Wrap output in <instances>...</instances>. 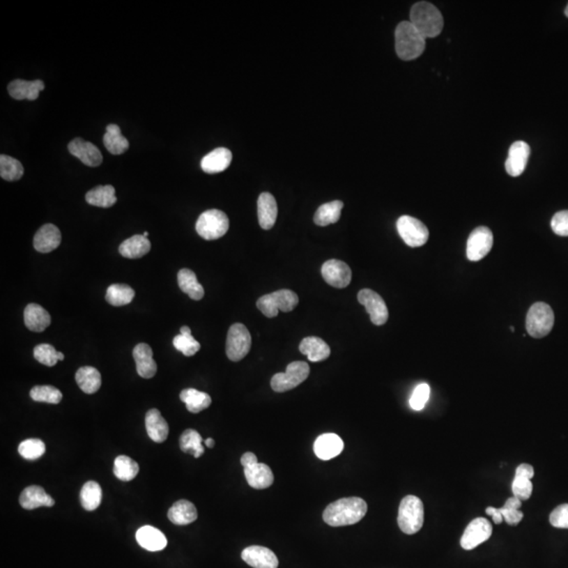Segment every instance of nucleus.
Returning a JSON list of instances; mask_svg holds the SVG:
<instances>
[{
  "instance_id": "1",
  "label": "nucleus",
  "mask_w": 568,
  "mask_h": 568,
  "mask_svg": "<svg viewBox=\"0 0 568 568\" xmlns=\"http://www.w3.org/2000/svg\"><path fill=\"white\" fill-rule=\"evenodd\" d=\"M367 513V504L364 500L358 497L342 498L325 508L323 520L334 528L353 525L361 521Z\"/></svg>"
},
{
  "instance_id": "2",
  "label": "nucleus",
  "mask_w": 568,
  "mask_h": 568,
  "mask_svg": "<svg viewBox=\"0 0 568 568\" xmlns=\"http://www.w3.org/2000/svg\"><path fill=\"white\" fill-rule=\"evenodd\" d=\"M410 24L425 39L433 38L443 30V16L431 3L420 1L415 3L410 10Z\"/></svg>"
},
{
  "instance_id": "3",
  "label": "nucleus",
  "mask_w": 568,
  "mask_h": 568,
  "mask_svg": "<svg viewBox=\"0 0 568 568\" xmlns=\"http://www.w3.org/2000/svg\"><path fill=\"white\" fill-rule=\"evenodd\" d=\"M394 38L397 54L402 61L418 59L424 52L425 38L410 22H402L398 24Z\"/></svg>"
},
{
  "instance_id": "4",
  "label": "nucleus",
  "mask_w": 568,
  "mask_h": 568,
  "mask_svg": "<svg viewBox=\"0 0 568 568\" xmlns=\"http://www.w3.org/2000/svg\"><path fill=\"white\" fill-rule=\"evenodd\" d=\"M424 522V506L416 496H406L402 499L398 514V525L406 535H414L422 528Z\"/></svg>"
},
{
  "instance_id": "5",
  "label": "nucleus",
  "mask_w": 568,
  "mask_h": 568,
  "mask_svg": "<svg viewBox=\"0 0 568 568\" xmlns=\"http://www.w3.org/2000/svg\"><path fill=\"white\" fill-rule=\"evenodd\" d=\"M230 220L222 210H208L202 213L196 223L198 235L206 240H216L227 234Z\"/></svg>"
},
{
  "instance_id": "6",
  "label": "nucleus",
  "mask_w": 568,
  "mask_h": 568,
  "mask_svg": "<svg viewBox=\"0 0 568 568\" xmlns=\"http://www.w3.org/2000/svg\"><path fill=\"white\" fill-rule=\"evenodd\" d=\"M296 293L290 290H280L272 294L264 295L257 301V307L266 317H277L279 311L289 313L298 305Z\"/></svg>"
},
{
  "instance_id": "7",
  "label": "nucleus",
  "mask_w": 568,
  "mask_h": 568,
  "mask_svg": "<svg viewBox=\"0 0 568 568\" xmlns=\"http://www.w3.org/2000/svg\"><path fill=\"white\" fill-rule=\"evenodd\" d=\"M555 324L553 309L545 302H537L532 305L526 316V330L534 338L540 339L547 336Z\"/></svg>"
},
{
  "instance_id": "8",
  "label": "nucleus",
  "mask_w": 568,
  "mask_h": 568,
  "mask_svg": "<svg viewBox=\"0 0 568 568\" xmlns=\"http://www.w3.org/2000/svg\"><path fill=\"white\" fill-rule=\"evenodd\" d=\"M251 346L252 336L247 326L243 323L233 324L227 332L225 346L227 358L234 362H238L249 354Z\"/></svg>"
},
{
  "instance_id": "9",
  "label": "nucleus",
  "mask_w": 568,
  "mask_h": 568,
  "mask_svg": "<svg viewBox=\"0 0 568 568\" xmlns=\"http://www.w3.org/2000/svg\"><path fill=\"white\" fill-rule=\"evenodd\" d=\"M309 375V364L303 361H295L288 365L286 373L273 376L270 386L277 392H288L305 381Z\"/></svg>"
},
{
  "instance_id": "10",
  "label": "nucleus",
  "mask_w": 568,
  "mask_h": 568,
  "mask_svg": "<svg viewBox=\"0 0 568 568\" xmlns=\"http://www.w3.org/2000/svg\"><path fill=\"white\" fill-rule=\"evenodd\" d=\"M397 230L404 243L410 247H422L429 240V229L424 223L408 215L398 219Z\"/></svg>"
},
{
  "instance_id": "11",
  "label": "nucleus",
  "mask_w": 568,
  "mask_h": 568,
  "mask_svg": "<svg viewBox=\"0 0 568 568\" xmlns=\"http://www.w3.org/2000/svg\"><path fill=\"white\" fill-rule=\"evenodd\" d=\"M493 245V232L487 227H479L468 237L466 256L470 261H480L491 252Z\"/></svg>"
},
{
  "instance_id": "12",
  "label": "nucleus",
  "mask_w": 568,
  "mask_h": 568,
  "mask_svg": "<svg viewBox=\"0 0 568 568\" xmlns=\"http://www.w3.org/2000/svg\"><path fill=\"white\" fill-rule=\"evenodd\" d=\"M493 534V526L491 522L485 518H477L473 520L462 535L461 543L462 548L466 551H472L479 545L489 540Z\"/></svg>"
},
{
  "instance_id": "13",
  "label": "nucleus",
  "mask_w": 568,
  "mask_h": 568,
  "mask_svg": "<svg viewBox=\"0 0 568 568\" xmlns=\"http://www.w3.org/2000/svg\"><path fill=\"white\" fill-rule=\"evenodd\" d=\"M358 301L364 305L371 321L375 325H383L388 320V309L382 297L374 291L364 289L358 293Z\"/></svg>"
},
{
  "instance_id": "14",
  "label": "nucleus",
  "mask_w": 568,
  "mask_h": 568,
  "mask_svg": "<svg viewBox=\"0 0 568 568\" xmlns=\"http://www.w3.org/2000/svg\"><path fill=\"white\" fill-rule=\"evenodd\" d=\"M321 274L326 283L336 289H344L352 281V270L346 262L330 259L322 266Z\"/></svg>"
},
{
  "instance_id": "15",
  "label": "nucleus",
  "mask_w": 568,
  "mask_h": 568,
  "mask_svg": "<svg viewBox=\"0 0 568 568\" xmlns=\"http://www.w3.org/2000/svg\"><path fill=\"white\" fill-rule=\"evenodd\" d=\"M530 148L525 141H516L510 146L508 151V157L506 159L505 169L508 175L518 177L524 172L528 159H530Z\"/></svg>"
},
{
  "instance_id": "16",
  "label": "nucleus",
  "mask_w": 568,
  "mask_h": 568,
  "mask_svg": "<svg viewBox=\"0 0 568 568\" xmlns=\"http://www.w3.org/2000/svg\"><path fill=\"white\" fill-rule=\"evenodd\" d=\"M241 558L254 568H278L279 565L278 558L270 549L258 545L243 549Z\"/></svg>"
},
{
  "instance_id": "17",
  "label": "nucleus",
  "mask_w": 568,
  "mask_h": 568,
  "mask_svg": "<svg viewBox=\"0 0 568 568\" xmlns=\"http://www.w3.org/2000/svg\"><path fill=\"white\" fill-rule=\"evenodd\" d=\"M68 148L73 156L80 159L82 163L88 167H99L102 162V155L97 146L82 138H75L72 140Z\"/></svg>"
},
{
  "instance_id": "18",
  "label": "nucleus",
  "mask_w": 568,
  "mask_h": 568,
  "mask_svg": "<svg viewBox=\"0 0 568 568\" xmlns=\"http://www.w3.org/2000/svg\"><path fill=\"white\" fill-rule=\"evenodd\" d=\"M344 448V443L336 433H323L316 439L314 452L320 460L328 461L339 456Z\"/></svg>"
},
{
  "instance_id": "19",
  "label": "nucleus",
  "mask_w": 568,
  "mask_h": 568,
  "mask_svg": "<svg viewBox=\"0 0 568 568\" xmlns=\"http://www.w3.org/2000/svg\"><path fill=\"white\" fill-rule=\"evenodd\" d=\"M34 247L39 253L47 254L61 245V233L59 227L47 223L37 231L34 236Z\"/></svg>"
},
{
  "instance_id": "20",
  "label": "nucleus",
  "mask_w": 568,
  "mask_h": 568,
  "mask_svg": "<svg viewBox=\"0 0 568 568\" xmlns=\"http://www.w3.org/2000/svg\"><path fill=\"white\" fill-rule=\"evenodd\" d=\"M534 468L530 464H520L516 470L515 479L512 484L514 496L521 501L528 500L532 493V479L534 478Z\"/></svg>"
},
{
  "instance_id": "21",
  "label": "nucleus",
  "mask_w": 568,
  "mask_h": 568,
  "mask_svg": "<svg viewBox=\"0 0 568 568\" xmlns=\"http://www.w3.org/2000/svg\"><path fill=\"white\" fill-rule=\"evenodd\" d=\"M134 360L138 375L144 379H151L157 373V364L153 358V351L146 344H139L134 348Z\"/></svg>"
},
{
  "instance_id": "22",
  "label": "nucleus",
  "mask_w": 568,
  "mask_h": 568,
  "mask_svg": "<svg viewBox=\"0 0 568 568\" xmlns=\"http://www.w3.org/2000/svg\"><path fill=\"white\" fill-rule=\"evenodd\" d=\"M233 155L229 148H218L202 158L201 169L208 174L221 173L230 167Z\"/></svg>"
},
{
  "instance_id": "23",
  "label": "nucleus",
  "mask_w": 568,
  "mask_h": 568,
  "mask_svg": "<svg viewBox=\"0 0 568 568\" xmlns=\"http://www.w3.org/2000/svg\"><path fill=\"white\" fill-rule=\"evenodd\" d=\"M245 476L250 486L255 489H266L274 483V475L266 464L255 463L245 466Z\"/></svg>"
},
{
  "instance_id": "24",
  "label": "nucleus",
  "mask_w": 568,
  "mask_h": 568,
  "mask_svg": "<svg viewBox=\"0 0 568 568\" xmlns=\"http://www.w3.org/2000/svg\"><path fill=\"white\" fill-rule=\"evenodd\" d=\"M20 503L24 509L32 510L43 506L52 507L55 501L51 496L45 493L43 487L32 485L24 489L20 495Z\"/></svg>"
},
{
  "instance_id": "25",
  "label": "nucleus",
  "mask_w": 568,
  "mask_h": 568,
  "mask_svg": "<svg viewBox=\"0 0 568 568\" xmlns=\"http://www.w3.org/2000/svg\"><path fill=\"white\" fill-rule=\"evenodd\" d=\"M45 86L43 80H34V82H26V80L15 79L8 86V91L11 97L16 100H36L39 97L40 91L45 90Z\"/></svg>"
},
{
  "instance_id": "26",
  "label": "nucleus",
  "mask_w": 568,
  "mask_h": 568,
  "mask_svg": "<svg viewBox=\"0 0 568 568\" xmlns=\"http://www.w3.org/2000/svg\"><path fill=\"white\" fill-rule=\"evenodd\" d=\"M258 219L263 230H270L274 227L278 215L276 199L270 193H262L257 202Z\"/></svg>"
},
{
  "instance_id": "27",
  "label": "nucleus",
  "mask_w": 568,
  "mask_h": 568,
  "mask_svg": "<svg viewBox=\"0 0 568 568\" xmlns=\"http://www.w3.org/2000/svg\"><path fill=\"white\" fill-rule=\"evenodd\" d=\"M167 518L176 525H187L197 520V508L187 500H179L169 508Z\"/></svg>"
},
{
  "instance_id": "28",
  "label": "nucleus",
  "mask_w": 568,
  "mask_h": 568,
  "mask_svg": "<svg viewBox=\"0 0 568 568\" xmlns=\"http://www.w3.org/2000/svg\"><path fill=\"white\" fill-rule=\"evenodd\" d=\"M136 540L142 548L148 551H162L167 544L164 535L150 525L142 526L137 530Z\"/></svg>"
},
{
  "instance_id": "29",
  "label": "nucleus",
  "mask_w": 568,
  "mask_h": 568,
  "mask_svg": "<svg viewBox=\"0 0 568 568\" xmlns=\"http://www.w3.org/2000/svg\"><path fill=\"white\" fill-rule=\"evenodd\" d=\"M299 350L312 362H320L330 357V348L325 341L319 337H307L301 341Z\"/></svg>"
},
{
  "instance_id": "30",
  "label": "nucleus",
  "mask_w": 568,
  "mask_h": 568,
  "mask_svg": "<svg viewBox=\"0 0 568 568\" xmlns=\"http://www.w3.org/2000/svg\"><path fill=\"white\" fill-rule=\"evenodd\" d=\"M24 324L29 330L41 332L51 324V316L40 305L31 303L26 305L24 313Z\"/></svg>"
},
{
  "instance_id": "31",
  "label": "nucleus",
  "mask_w": 568,
  "mask_h": 568,
  "mask_svg": "<svg viewBox=\"0 0 568 568\" xmlns=\"http://www.w3.org/2000/svg\"><path fill=\"white\" fill-rule=\"evenodd\" d=\"M146 427L148 437L157 443H162L169 436V424L156 408L148 410L146 415Z\"/></svg>"
},
{
  "instance_id": "32",
  "label": "nucleus",
  "mask_w": 568,
  "mask_h": 568,
  "mask_svg": "<svg viewBox=\"0 0 568 568\" xmlns=\"http://www.w3.org/2000/svg\"><path fill=\"white\" fill-rule=\"evenodd\" d=\"M151 251V243L144 235H135L127 239L119 247V253L128 259H138Z\"/></svg>"
},
{
  "instance_id": "33",
  "label": "nucleus",
  "mask_w": 568,
  "mask_h": 568,
  "mask_svg": "<svg viewBox=\"0 0 568 568\" xmlns=\"http://www.w3.org/2000/svg\"><path fill=\"white\" fill-rule=\"evenodd\" d=\"M178 286L185 294L193 300L199 301L204 298V286L198 282L197 277L193 270L183 268L178 273Z\"/></svg>"
},
{
  "instance_id": "34",
  "label": "nucleus",
  "mask_w": 568,
  "mask_h": 568,
  "mask_svg": "<svg viewBox=\"0 0 568 568\" xmlns=\"http://www.w3.org/2000/svg\"><path fill=\"white\" fill-rule=\"evenodd\" d=\"M103 144L111 154L121 155L127 152L130 148V142L121 134V128L117 125H109L107 132L103 136Z\"/></svg>"
},
{
  "instance_id": "35",
  "label": "nucleus",
  "mask_w": 568,
  "mask_h": 568,
  "mask_svg": "<svg viewBox=\"0 0 568 568\" xmlns=\"http://www.w3.org/2000/svg\"><path fill=\"white\" fill-rule=\"evenodd\" d=\"M181 401L185 402L187 410L198 414L206 410L212 404V398L206 392H200L195 388H187L181 392Z\"/></svg>"
},
{
  "instance_id": "36",
  "label": "nucleus",
  "mask_w": 568,
  "mask_h": 568,
  "mask_svg": "<svg viewBox=\"0 0 568 568\" xmlns=\"http://www.w3.org/2000/svg\"><path fill=\"white\" fill-rule=\"evenodd\" d=\"M75 379L80 390L86 394H95L101 386V375L95 367H80L76 373Z\"/></svg>"
},
{
  "instance_id": "37",
  "label": "nucleus",
  "mask_w": 568,
  "mask_h": 568,
  "mask_svg": "<svg viewBox=\"0 0 568 568\" xmlns=\"http://www.w3.org/2000/svg\"><path fill=\"white\" fill-rule=\"evenodd\" d=\"M86 200L91 206L111 208L117 202L115 187L112 185H99L86 193Z\"/></svg>"
},
{
  "instance_id": "38",
  "label": "nucleus",
  "mask_w": 568,
  "mask_h": 568,
  "mask_svg": "<svg viewBox=\"0 0 568 568\" xmlns=\"http://www.w3.org/2000/svg\"><path fill=\"white\" fill-rule=\"evenodd\" d=\"M342 208H344V202L340 200H334V201L322 204L314 216V222L319 227H326V225L338 222Z\"/></svg>"
},
{
  "instance_id": "39",
  "label": "nucleus",
  "mask_w": 568,
  "mask_h": 568,
  "mask_svg": "<svg viewBox=\"0 0 568 568\" xmlns=\"http://www.w3.org/2000/svg\"><path fill=\"white\" fill-rule=\"evenodd\" d=\"M135 297V291L128 284H112L107 288L105 300L113 307H123L129 305Z\"/></svg>"
},
{
  "instance_id": "40",
  "label": "nucleus",
  "mask_w": 568,
  "mask_h": 568,
  "mask_svg": "<svg viewBox=\"0 0 568 568\" xmlns=\"http://www.w3.org/2000/svg\"><path fill=\"white\" fill-rule=\"evenodd\" d=\"M102 499V489L95 481H89L82 486L80 491V502L82 507L88 512L97 509Z\"/></svg>"
},
{
  "instance_id": "41",
  "label": "nucleus",
  "mask_w": 568,
  "mask_h": 568,
  "mask_svg": "<svg viewBox=\"0 0 568 568\" xmlns=\"http://www.w3.org/2000/svg\"><path fill=\"white\" fill-rule=\"evenodd\" d=\"M173 344L177 351L187 357L194 356L200 350L199 342L192 336L191 328L187 325L181 328V334L175 337Z\"/></svg>"
},
{
  "instance_id": "42",
  "label": "nucleus",
  "mask_w": 568,
  "mask_h": 568,
  "mask_svg": "<svg viewBox=\"0 0 568 568\" xmlns=\"http://www.w3.org/2000/svg\"><path fill=\"white\" fill-rule=\"evenodd\" d=\"M139 473V466L128 456H119L114 462V475L121 481H131Z\"/></svg>"
},
{
  "instance_id": "43",
  "label": "nucleus",
  "mask_w": 568,
  "mask_h": 568,
  "mask_svg": "<svg viewBox=\"0 0 568 568\" xmlns=\"http://www.w3.org/2000/svg\"><path fill=\"white\" fill-rule=\"evenodd\" d=\"M22 162L8 155L0 156V176L7 181H17L24 176Z\"/></svg>"
},
{
  "instance_id": "44",
  "label": "nucleus",
  "mask_w": 568,
  "mask_h": 568,
  "mask_svg": "<svg viewBox=\"0 0 568 568\" xmlns=\"http://www.w3.org/2000/svg\"><path fill=\"white\" fill-rule=\"evenodd\" d=\"M202 437L195 429H187L181 437V448L187 454H193L195 458L201 457L204 454Z\"/></svg>"
},
{
  "instance_id": "45",
  "label": "nucleus",
  "mask_w": 568,
  "mask_h": 568,
  "mask_svg": "<svg viewBox=\"0 0 568 568\" xmlns=\"http://www.w3.org/2000/svg\"><path fill=\"white\" fill-rule=\"evenodd\" d=\"M521 506V500L518 499L515 496L507 499L504 505L499 508L504 521L509 525H518L523 519V513L520 510Z\"/></svg>"
},
{
  "instance_id": "46",
  "label": "nucleus",
  "mask_w": 568,
  "mask_h": 568,
  "mask_svg": "<svg viewBox=\"0 0 568 568\" xmlns=\"http://www.w3.org/2000/svg\"><path fill=\"white\" fill-rule=\"evenodd\" d=\"M31 398L36 402L59 404L63 400V394L59 388L52 385H37L31 390Z\"/></svg>"
},
{
  "instance_id": "47",
  "label": "nucleus",
  "mask_w": 568,
  "mask_h": 568,
  "mask_svg": "<svg viewBox=\"0 0 568 568\" xmlns=\"http://www.w3.org/2000/svg\"><path fill=\"white\" fill-rule=\"evenodd\" d=\"M34 358L41 364L51 367L59 361L65 360V355L57 352L51 344H43L34 348Z\"/></svg>"
},
{
  "instance_id": "48",
  "label": "nucleus",
  "mask_w": 568,
  "mask_h": 568,
  "mask_svg": "<svg viewBox=\"0 0 568 568\" xmlns=\"http://www.w3.org/2000/svg\"><path fill=\"white\" fill-rule=\"evenodd\" d=\"M18 452L24 459L34 461L43 457L45 452V444L40 439L24 440L20 444Z\"/></svg>"
},
{
  "instance_id": "49",
  "label": "nucleus",
  "mask_w": 568,
  "mask_h": 568,
  "mask_svg": "<svg viewBox=\"0 0 568 568\" xmlns=\"http://www.w3.org/2000/svg\"><path fill=\"white\" fill-rule=\"evenodd\" d=\"M431 387L427 383H421L415 388L410 399V408L414 410H422L429 401Z\"/></svg>"
},
{
  "instance_id": "50",
  "label": "nucleus",
  "mask_w": 568,
  "mask_h": 568,
  "mask_svg": "<svg viewBox=\"0 0 568 568\" xmlns=\"http://www.w3.org/2000/svg\"><path fill=\"white\" fill-rule=\"evenodd\" d=\"M549 522L553 528L568 530V504H561L555 508L549 516Z\"/></svg>"
},
{
  "instance_id": "51",
  "label": "nucleus",
  "mask_w": 568,
  "mask_h": 568,
  "mask_svg": "<svg viewBox=\"0 0 568 568\" xmlns=\"http://www.w3.org/2000/svg\"><path fill=\"white\" fill-rule=\"evenodd\" d=\"M551 225L555 234L568 237V210L555 213L551 219Z\"/></svg>"
},
{
  "instance_id": "52",
  "label": "nucleus",
  "mask_w": 568,
  "mask_h": 568,
  "mask_svg": "<svg viewBox=\"0 0 568 568\" xmlns=\"http://www.w3.org/2000/svg\"><path fill=\"white\" fill-rule=\"evenodd\" d=\"M486 514L487 515L491 516L493 521L495 522L496 524H501L502 522H503V517H502L501 513H500L499 508L487 507Z\"/></svg>"
},
{
  "instance_id": "53",
  "label": "nucleus",
  "mask_w": 568,
  "mask_h": 568,
  "mask_svg": "<svg viewBox=\"0 0 568 568\" xmlns=\"http://www.w3.org/2000/svg\"><path fill=\"white\" fill-rule=\"evenodd\" d=\"M255 462H258V460L257 457H256V454H253V452H245L243 457H241V466H243V468L251 466V464L255 463Z\"/></svg>"
},
{
  "instance_id": "54",
  "label": "nucleus",
  "mask_w": 568,
  "mask_h": 568,
  "mask_svg": "<svg viewBox=\"0 0 568 568\" xmlns=\"http://www.w3.org/2000/svg\"><path fill=\"white\" fill-rule=\"evenodd\" d=\"M204 442H206V445L208 446V448L214 447L215 440L212 439V438H208Z\"/></svg>"
},
{
  "instance_id": "55",
  "label": "nucleus",
  "mask_w": 568,
  "mask_h": 568,
  "mask_svg": "<svg viewBox=\"0 0 568 568\" xmlns=\"http://www.w3.org/2000/svg\"><path fill=\"white\" fill-rule=\"evenodd\" d=\"M565 15H566V17H568V5H567V7H566V9H565Z\"/></svg>"
},
{
  "instance_id": "56",
  "label": "nucleus",
  "mask_w": 568,
  "mask_h": 568,
  "mask_svg": "<svg viewBox=\"0 0 568 568\" xmlns=\"http://www.w3.org/2000/svg\"><path fill=\"white\" fill-rule=\"evenodd\" d=\"M510 330H512V332H515V328H514V326H510Z\"/></svg>"
},
{
  "instance_id": "57",
  "label": "nucleus",
  "mask_w": 568,
  "mask_h": 568,
  "mask_svg": "<svg viewBox=\"0 0 568 568\" xmlns=\"http://www.w3.org/2000/svg\"><path fill=\"white\" fill-rule=\"evenodd\" d=\"M144 237H148V232H144Z\"/></svg>"
}]
</instances>
